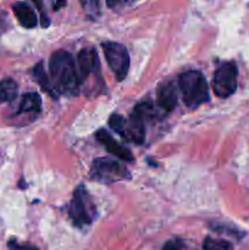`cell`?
<instances>
[{
    "label": "cell",
    "mask_w": 249,
    "mask_h": 250,
    "mask_svg": "<svg viewBox=\"0 0 249 250\" xmlns=\"http://www.w3.org/2000/svg\"><path fill=\"white\" fill-rule=\"evenodd\" d=\"M49 72L53 89L63 95H77L81 80L75 59L65 50H58L49 60Z\"/></svg>",
    "instance_id": "cell-1"
},
{
    "label": "cell",
    "mask_w": 249,
    "mask_h": 250,
    "mask_svg": "<svg viewBox=\"0 0 249 250\" xmlns=\"http://www.w3.org/2000/svg\"><path fill=\"white\" fill-rule=\"evenodd\" d=\"M178 88L183 102L190 109H195L210 100L207 80L199 71L190 70L183 72L178 78Z\"/></svg>",
    "instance_id": "cell-2"
},
{
    "label": "cell",
    "mask_w": 249,
    "mask_h": 250,
    "mask_svg": "<svg viewBox=\"0 0 249 250\" xmlns=\"http://www.w3.org/2000/svg\"><path fill=\"white\" fill-rule=\"evenodd\" d=\"M68 215L72 220L73 225L77 227L89 226L95 219V205L92 197L85 189L84 186L81 185L73 192L72 200L68 208Z\"/></svg>",
    "instance_id": "cell-3"
},
{
    "label": "cell",
    "mask_w": 249,
    "mask_h": 250,
    "mask_svg": "<svg viewBox=\"0 0 249 250\" xmlns=\"http://www.w3.org/2000/svg\"><path fill=\"white\" fill-rule=\"evenodd\" d=\"M90 178L99 183L110 185V183L120 182V181L129 178V172L115 159L99 158L93 161L92 168H90Z\"/></svg>",
    "instance_id": "cell-4"
},
{
    "label": "cell",
    "mask_w": 249,
    "mask_h": 250,
    "mask_svg": "<svg viewBox=\"0 0 249 250\" xmlns=\"http://www.w3.org/2000/svg\"><path fill=\"white\" fill-rule=\"evenodd\" d=\"M105 59L110 70L115 75L119 82L127 77L129 70V55L127 49L122 44L115 42H105L103 43Z\"/></svg>",
    "instance_id": "cell-5"
},
{
    "label": "cell",
    "mask_w": 249,
    "mask_h": 250,
    "mask_svg": "<svg viewBox=\"0 0 249 250\" xmlns=\"http://www.w3.org/2000/svg\"><path fill=\"white\" fill-rule=\"evenodd\" d=\"M153 114V105L150 103H141L134 107L133 112L127 121L126 139L136 144H143L145 139V120Z\"/></svg>",
    "instance_id": "cell-6"
},
{
    "label": "cell",
    "mask_w": 249,
    "mask_h": 250,
    "mask_svg": "<svg viewBox=\"0 0 249 250\" xmlns=\"http://www.w3.org/2000/svg\"><path fill=\"white\" fill-rule=\"evenodd\" d=\"M238 70L234 62H224L216 68L212 78V89L220 98H228L237 89Z\"/></svg>",
    "instance_id": "cell-7"
},
{
    "label": "cell",
    "mask_w": 249,
    "mask_h": 250,
    "mask_svg": "<svg viewBox=\"0 0 249 250\" xmlns=\"http://www.w3.org/2000/svg\"><path fill=\"white\" fill-rule=\"evenodd\" d=\"M78 75H80L81 83L88 78L92 73L99 72V59L97 51L93 48H84L78 53L77 56Z\"/></svg>",
    "instance_id": "cell-8"
},
{
    "label": "cell",
    "mask_w": 249,
    "mask_h": 250,
    "mask_svg": "<svg viewBox=\"0 0 249 250\" xmlns=\"http://www.w3.org/2000/svg\"><path fill=\"white\" fill-rule=\"evenodd\" d=\"M95 138L99 141V143H102L103 146H104V148L106 149L111 155L117 156V158H120L121 160L129 161V163H132V161L134 160L131 150H128V149L122 146L120 143H117V142L110 136L109 132L105 131V129H99V131L95 133Z\"/></svg>",
    "instance_id": "cell-9"
},
{
    "label": "cell",
    "mask_w": 249,
    "mask_h": 250,
    "mask_svg": "<svg viewBox=\"0 0 249 250\" xmlns=\"http://www.w3.org/2000/svg\"><path fill=\"white\" fill-rule=\"evenodd\" d=\"M178 92L177 87L172 81L163 83L158 89V95H156V102H158L159 107L165 112H171L177 105Z\"/></svg>",
    "instance_id": "cell-10"
},
{
    "label": "cell",
    "mask_w": 249,
    "mask_h": 250,
    "mask_svg": "<svg viewBox=\"0 0 249 250\" xmlns=\"http://www.w3.org/2000/svg\"><path fill=\"white\" fill-rule=\"evenodd\" d=\"M12 10H14L15 16L19 19L20 23L24 28H34L38 23V17H37L36 12L27 2H15L12 5Z\"/></svg>",
    "instance_id": "cell-11"
},
{
    "label": "cell",
    "mask_w": 249,
    "mask_h": 250,
    "mask_svg": "<svg viewBox=\"0 0 249 250\" xmlns=\"http://www.w3.org/2000/svg\"><path fill=\"white\" fill-rule=\"evenodd\" d=\"M42 107V100L41 97H39L37 93H27L22 97L21 103L19 105V110H17L16 114L19 116L21 115H27V114H32V115H38L39 111H41Z\"/></svg>",
    "instance_id": "cell-12"
},
{
    "label": "cell",
    "mask_w": 249,
    "mask_h": 250,
    "mask_svg": "<svg viewBox=\"0 0 249 250\" xmlns=\"http://www.w3.org/2000/svg\"><path fill=\"white\" fill-rule=\"evenodd\" d=\"M19 87L11 78H6L0 82V103L12 102L17 97Z\"/></svg>",
    "instance_id": "cell-13"
},
{
    "label": "cell",
    "mask_w": 249,
    "mask_h": 250,
    "mask_svg": "<svg viewBox=\"0 0 249 250\" xmlns=\"http://www.w3.org/2000/svg\"><path fill=\"white\" fill-rule=\"evenodd\" d=\"M32 72H33L34 80H36L37 82L39 83V85L43 88V90H45V92L50 93V94H51V93H53V90H54L53 85H51L50 81L48 80V76H46L45 71H44L42 62L34 66V68H33V71H32Z\"/></svg>",
    "instance_id": "cell-14"
},
{
    "label": "cell",
    "mask_w": 249,
    "mask_h": 250,
    "mask_svg": "<svg viewBox=\"0 0 249 250\" xmlns=\"http://www.w3.org/2000/svg\"><path fill=\"white\" fill-rule=\"evenodd\" d=\"M203 248L204 250H233V247L229 242L225 241V239L211 238V237L205 238Z\"/></svg>",
    "instance_id": "cell-15"
},
{
    "label": "cell",
    "mask_w": 249,
    "mask_h": 250,
    "mask_svg": "<svg viewBox=\"0 0 249 250\" xmlns=\"http://www.w3.org/2000/svg\"><path fill=\"white\" fill-rule=\"evenodd\" d=\"M109 126L111 127L112 131H115L117 134H120L121 137L126 138L127 121L121 116V115H111V117L109 119Z\"/></svg>",
    "instance_id": "cell-16"
},
{
    "label": "cell",
    "mask_w": 249,
    "mask_h": 250,
    "mask_svg": "<svg viewBox=\"0 0 249 250\" xmlns=\"http://www.w3.org/2000/svg\"><path fill=\"white\" fill-rule=\"evenodd\" d=\"M163 250H193L190 249L182 239H171V241L166 242V244L164 246Z\"/></svg>",
    "instance_id": "cell-17"
},
{
    "label": "cell",
    "mask_w": 249,
    "mask_h": 250,
    "mask_svg": "<svg viewBox=\"0 0 249 250\" xmlns=\"http://www.w3.org/2000/svg\"><path fill=\"white\" fill-rule=\"evenodd\" d=\"M9 246L12 250H38V249L34 248V247L22 246V244H17V243H15V242H10Z\"/></svg>",
    "instance_id": "cell-18"
}]
</instances>
